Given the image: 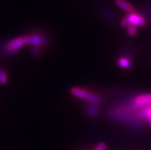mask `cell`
<instances>
[{
    "mask_svg": "<svg viewBox=\"0 0 151 150\" xmlns=\"http://www.w3.org/2000/svg\"><path fill=\"white\" fill-rule=\"evenodd\" d=\"M115 3L117 4V6L119 8H121V9L124 10V11H127L129 13L134 11V7L125 0H115Z\"/></svg>",
    "mask_w": 151,
    "mask_h": 150,
    "instance_id": "obj_6",
    "label": "cell"
},
{
    "mask_svg": "<svg viewBox=\"0 0 151 150\" xmlns=\"http://www.w3.org/2000/svg\"><path fill=\"white\" fill-rule=\"evenodd\" d=\"M137 31V26H135V25L130 24L127 26V33L131 36H134V35L136 34Z\"/></svg>",
    "mask_w": 151,
    "mask_h": 150,
    "instance_id": "obj_10",
    "label": "cell"
},
{
    "mask_svg": "<svg viewBox=\"0 0 151 150\" xmlns=\"http://www.w3.org/2000/svg\"><path fill=\"white\" fill-rule=\"evenodd\" d=\"M151 104V94L150 93H143L137 96L133 100L132 107L134 110H142L147 106Z\"/></svg>",
    "mask_w": 151,
    "mask_h": 150,
    "instance_id": "obj_3",
    "label": "cell"
},
{
    "mask_svg": "<svg viewBox=\"0 0 151 150\" xmlns=\"http://www.w3.org/2000/svg\"><path fill=\"white\" fill-rule=\"evenodd\" d=\"M129 24L134 25L135 26L139 27H144L146 25V20L142 15L136 13L135 11L134 12H130L126 16Z\"/></svg>",
    "mask_w": 151,
    "mask_h": 150,
    "instance_id": "obj_4",
    "label": "cell"
},
{
    "mask_svg": "<svg viewBox=\"0 0 151 150\" xmlns=\"http://www.w3.org/2000/svg\"><path fill=\"white\" fill-rule=\"evenodd\" d=\"M147 122H148V123L150 124V125L151 126V116H150V117H148L147 119Z\"/></svg>",
    "mask_w": 151,
    "mask_h": 150,
    "instance_id": "obj_13",
    "label": "cell"
},
{
    "mask_svg": "<svg viewBox=\"0 0 151 150\" xmlns=\"http://www.w3.org/2000/svg\"><path fill=\"white\" fill-rule=\"evenodd\" d=\"M48 43V39L45 36L40 35H32L30 36V44L32 47H40L41 45H45Z\"/></svg>",
    "mask_w": 151,
    "mask_h": 150,
    "instance_id": "obj_5",
    "label": "cell"
},
{
    "mask_svg": "<svg viewBox=\"0 0 151 150\" xmlns=\"http://www.w3.org/2000/svg\"><path fill=\"white\" fill-rule=\"evenodd\" d=\"M40 47H32V52L35 55H38L40 53Z\"/></svg>",
    "mask_w": 151,
    "mask_h": 150,
    "instance_id": "obj_12",
    "label": "cell"
},
{
    "mask_svg": "<svg viewBox=\"0 0 151 150\" xmlns=\"http://www.w3.org/2000/svg\"><path fill=\"white\" fill-rule=\"evenodd\" d=\"M8 81V77L6 71L2 68H0V83L2 84H6Z\"/></svg>",
    "mask_w": 151,
    "mask_h": 150,
    "instance_id": "obj_9",
    "label": "cell"
},
{
    "mask_svg": "<svg viewBox=\"0 0 151 150\" xmlns=\"http://www.w3.org/2000/svg\"><path fill=\"white\" fill-rule=\"evenodd\" d=\"M71 93L75 97L81 98V99L86 100L88 102L91 103V104L94 106H97L101 102V98L99 96L94 94V93H88L81 88H73L71 90Z\"/></svg>",
    "mask_w": 151,
    "mask_h": 150,
    "instance_id": "obj_1",
    "label": "cell"
},
{
    "mask_svg": "<svg viewBox=\"0 0 151 150\" xmlns=\"http://www.w3.org/2000/svg\"><path fill=\"white\" fill-rule=\"evenodd\" d=\"M85 110H86L87 113L91 117H96L98 116V109L96 108V106H94V105H87L85 106Z\"/></svg>",
    "mask_w": 151,
    "mask_h": 150,
    "instance_id": "obj_7",
    "label": "cell"
},
{
    "mask_svg": "<svg viewBox=\"0 0 151 150\" xmlns=\"http://www.w3.org/2000/svg\"><path fill=\"white\" fill-rule=\"evenodd\" d=\"M24 41L23 38H17L12 39L9 42H8L4 48H2L3 50V53L6 55H12L15 54L19 51L20 48L24 45Z\"/></svg>",
    "mask_w": 151,
    "mask_h": 150,
    "instance_id": "obj_2",
    "label": "cell"
},
{
    "mask_svg": "<svg viewBox=\"0 0 151 150\" xmlns=\"http://www.w3.org/2000/svg\"><path fill=\"white\" fill-rule=\"evenodd\" d=\"M118 64L120 67H123V68H130L131 67V62L127 57H121L119 59Z\"/></svg>",
    "mask_w": 151,
    "mask_h": 150,
    "instance_id": "obj_8",
    "label": "cell"
},
{
    "mask_svg": "<svg viewBox=\"0 0 151 150\" xmlns=\"http://www.w3.org/2000/svg\"><path fill=\"white\" fill-rule=\"evenodd\" d=\"M106 149V144L104 143H100L99 144L97 145L95 150H105Z\"/></svg>",
    "mask_w": 151,
    "mask_h": 150,
    "instance_id": "obj_11",
    "label": "cell"
}]
</instances>
